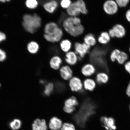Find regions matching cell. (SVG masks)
Masks as SVG:
<instances>
[{"label":"cell","instance_id":"obj_1","mask_svg":"<svg viewBox=\"0 0 130 130\" xmlns=\"http://www.w3.org/2000/svg\"><path fill=\"white\" fill-rule=\"evenodd\" d=\"M62 25L64 31L74 38L81 36L85 31V28L79 17L68 16L63 19Z\"/></svg>","mask_w":130,"mask_h":130},{"label":"cell","instance_id":"obj_2","mask_svg":"<svg viewBox=\"0 0 130 130\" xmlns=\"http://www.w3.org/2000/svg\"><path fill=\"white\" fill-rule=\"evenodd\" d=\"M42 19L37 14H26L23 17L22 25L26 31L34 34L41 27Z\"/></svg>","mask_w":130,"mask_h":130},{"label":"cell","instance_id":"obj_3","mask_svg":"<svg viewBox=\"0 0 130 130\" xmlns=\"http://www.w3.org/2000/svg\"><path fill=\"white\" fill-rule=\"evenodd\" d=\"M66 12L68 16L79 17L81 14L86 15L88 13V11L84 0H76L73 2Z\"/></svg>","mask_w":130,"mask_h":130},{"label":"cell","instance_id":"obj_4","mask_svg":"<svg viewBox=\"0 0 130 130\" xmlns=\"http://www.w3.org/2000/svg\"><path fill=\"white\" fill-rule=\"evenodd\" d=\"M79 104L77 99L75 96H72L65 100L62 107V110L65 113L72 115L76 111Z\"/></svg>","mask_w":130,"mask_h":130},{"label":"cell","instance_id":"obj_5","mask_svg":"<svg viewBox=\"0 0 130 130\" xmlns=\"http://www.w3.org/2000/svg\"><path fill=\"white\" fill-rule=\"evenodd\" d=\"M73 48L80 60L90 53L91 47L83 42H76L73 45Z\"/></svg>","mask_w":130,"mask_h":130},{"label":"cell","instance_id":"obj_6","mask_svg":"<svg viewBox=\"0 0 130 130\" xmlns=\"http://www.w3.org/2000/svg\"><path fill=\"white\" fill-rule=\"evenodd\" d=\"M68 85L71 91L80 93L84 91L83 80L80 77L74 76L68 81Z\"/></svg>","mask_w":130,"mask_h":130},{"label":"cell","instance_id":"obj_7","mask_svg":"<svg viewBox=\"0 0 130 130\" xmlns=\"http://www.w3.org/2000/svg\"><path fill=\"white\" fill-rule=\"evenodd\" d=\"M110 60L113 62L117 61L118 64L123 65L127 61L128 56L127 54L124 52L115 49L110 53Z\"/></svg>","mask_w":130,"mask_h":130},{"label":"cell","instance_id":"obj_8","mask_svg":"<svg viewBox=\"0 0 130 130\" xmlns=\"http://www.w3.org/2000/svg\"><path fill=\"white\" fill-rule=\"evenodd\" d=\"M97 71L95 65L91 62L84 63L80 69V74L84 78L93 77Z\"/></svg>","mask_w":130,"mask_h":130},{"label":"cell","instance_id":"obj_9","mask_svg":"<svg viewBox=\"0 0 130 130\" xmlns=\"http://www.w3.org/2000/svg\"><path fill=\"white\" fill-rule=\"evenodd\" d=\"M101 126L105 130H116V120L111 117L102 116L100 118Z\"/></svg>","mask_w":130,"mask_h":130},{"label":"cell","instance_id":"obj_10","mask_svg":"<svg viewBox=\"0 0 130 130\" xmlns=\"http://www.w3.org/2000/svg\"><path fill=\"white\" fill-rule=\"evenodd\" d=\"M58 71L60 77L65 81L68 82L74 76L72 67L66 64H63Z\"/></svg>","mask_w":130,"mask_h":130},{"label":"cell","instance_id":"obj_11","mask_svg":"<svg viewBox=\"0 0 130 130\" xmlns=\"http://www.w3.org/2000/svg\"><path fill=\"white\" fill-rule=\"evenodd\" d=\"M108 33L111 38H122L125 36L126 29L122 25L117 24L114 25L108 31Z\"/></svg>","mask_w":130,"mask_h":130},{"label":"cell","instance_id":"obj_12","mask_svg":"<svg viewBox=\"0 0 130 130\" xmlns=\"http://www.w3.org/2000/svg\"><path fill=\"white\" fill-rule=\"evenodd\" d=\"M63 60L65 64L72 67L76 66L80 60L79 56L73 50L65 53Z\"/></svg>","mask_w":130,"mask_h":130},{"label":"cell","instance_id":"obj_13","mask_svg":"<svg viewBox=\"0 0 130 130\" xmlns=\"http://www.w3.org/2000/svg\"><path fill=\"white\" fill-rule=\"evenodd\" d=\"M119 6L114 0H107L103 5L104 11L107 14L113 15L118 12Z\"/></svg>","mask_w":130,"mask_h":130},{"label":"cell","instance_id":"obj_14","mask_svg":"<svg viewBox=\"0 0 130 130\" xmlns=\"http://www.w3.org/2000/svg\"><path fill=\"white\" fill-rule=\"evenodd\" d=\"M64 62L63 58L58 55H53L50 58L48 64L51 69L55 71H58Z\"/></svg>","mask_w":130,"mask_h":130},{"label":"cell","instance_id":"obj_15","mask_svg":"<svg viewBox=\"0 0 130 130\" xmlns=\"http://www.w3.org/2000/svg\"><path fill=\"white\" fill-rule=\"evenodd\" d=\"M64 35V31L60 27L57 32L54 35H50L44 34L43 37L46 41L53 43H59L62 39Z\"/></svg>","mask_w":130,"mask_h":130},{"label":"cell","instance_id":"obj_16","mask_svg":"<svg viewBox=\"0 0 130 130\" xmlns=\"http://www.w3.org/2000/svg\"><path fill=\"white\" fill-rule=\"evenodd\" d=\"M60 27L57 23L54 22H50L47 23L44 27V34L52 35L56 34L58 31Z\"/></svg>","mask_w":130,"mask_h":130},{"label":"cell","instance_id":"obj_17","mask_svg":"<svg viewBox=\"0 0 130 130\" xmlns=\"http://www.w3.org/2000/svg\"><path fill=\"white\" fill-rule=\"evenodd\" d=\"M59 6V3L56 0H50L44 3L43 5L44 10L50 14L54 13Z\"/></svg>","mask_w":130,"mask_h":130},{"label":"cell","instance_id":"obj_18","mask_svg":"<svg viewBox=\"0 0 130 130\" xmlns=\"http://www.w3.org/2000/svg\"><path fill=\"white\" fill-rule=\"evenodd\" d=\"M83 81L84 90L91 92L96 88L97 84L93 77L84 78Z\"/></svg>","mask_w":130,"mask_h":130},{"label":"cell","instance_id":"obj_19","mask_svg":"<svg viewBox=\"0 0 130 130\" xmlns=\"http://www.w3.org/2000/svg\"><path fill=\"white\" fill-rule=\"evenodd\" d=\"M63 122L61 119L56 116L51 118L47 123L48 129L50 130H60L62 126Z\"/></svg>","mask_w":130,"mask_h":130},{"label":"cell","instance_id":"obj_20","mask_svg":"<svg viewBox=\"0 0 130 130\" xmlns=\"http://www.w3.org/2000/svg\"><path fill=\"white\" fill-rule=\"evenodd\" d=\"M32 130H48V123L44 119L37 118L32 125Z\"/></svg>","mask_w":130,"mask_h":130},{"label":"cell","instance_id":"obj_21","mask_svg":"<svg viewBox=\"0 0 130 130\" xmlns=\"http://www.w3.org/2000/svg\"><path fill=\"white\" fill-rule=\"evenodd\" d=\"M94 78L98 85H102L108 82L109 76L106 72L103 71H99L92 77Z\"/></svg>","mask_w":130,"mask_h":130},{"label":"cell","instance_id":"obj_22","mask_svg":"<svg viewBox=\"0 0 130 130\" xmlns=\"http://www.w3.org/2000/svg\"><path fill=\"white\" fill-rule=\"evenodd\" d=\"M73 46L72 42L68 39H63L59 42L60 50L64 54L72 50Z\"/></svg>","mask_w":130,"mask_h":130},{"label":"cell","instance_id":"obj_23","mask_svg":"<svg viewBox=\"0 0 130 130\" xmlns=\"http://www.w3.org/2000/svg\"><path fill=\"white\" fill-rule=\"evenodd\" d=\"M83 40V42L91 47L95 46L97 41L95 36L91 33L87 34L84 36Z\"/></svg>","mask_w":130,"mask_h":130},{"label":"cell","instance_id":"obj_24","mask_svg":"<svg viewBox=\"0 0 130 130\" xmlns=\"http://www.w3.org/2000/svg\"><path fill=\"white\" fill-rule=\"evenodd\" d=\"M111 40V37L108 32L106 31L102 32L98 37L97 41L100 44L102 45H106L109 43Z\"/></svg>","mask_w":130,"mask_h":130},{"label":"cell","instance_id":"obj_25","mask_svg":"<svg viewBox=\"0 0 130 130\" xmlns=\"http://www.w3.org/2000/svg\"><path fill=\"white\" fill-rule=\"evenodd\" d=\"M40 48L39 44L34 41L29 42L27 45V50L29 52L32 54H36L38 53Z\"/></svg>","mask_w":130,"mask_h":130},{"label":"cell","instance_id":"obj_26","mask_svg":"<svg viewBox=\"0 0 130 130\" xmlns=\"http://www.w3.org/2000/svg\"><path fill=\"white\" fill-rule=\"evenodd\" d=\"M55 85L52 82L46 83L45 84L43 93L46 96H49L54 91Z\"/></svg>","mask_w":130,"mask_h":130},{"label":"cell","instance_id":"obj_27","mask_svg":"<svg viewBox=\"0 0 130 130\" xmlns=\"http://www.w3.org/2000/svg\"><path fill=\"white\" fill-rule=\"evenodd\" d=\"M39 2L38 0H26L25 5L27 7L31 9H35L38 7Z\"/></svg>","mask_w":130,"mask_h":130},{"label":"cell","instance_id":"obj_28","mask_svg":"<svg viewBox=\"0 0 130 130\" xmlns=\"http://www.w3.org/2000/svg\"><path fill=\"white\" fill-rule=\"evenodd\" d=\"M60 130H77L74 123L70 122L63 123L62 126Z\"/></svg>","mask_w":130,"mask_h":130},{"label":"cell","instance_id":"obj_29","mask_svg":"<svg viewBox=\"0 0 130 130\" xmlns=\"http://www.w3.org/2000/svg\"><path fill=\"white\" fill-rule=\"evenodd\" d=\"M22 125V122L20 120L15 119L11 122L9 126L13 130H17L20 128Z\"/></svg>","mask_w":130,"mask_h":130},{"label":"cell","instance_id":"obj_30","mask_svg":"<svg viewBox=\"0 0 130 130\" xmlns=\"http://www.w3.org/2000/svg\"><path fill=\"white\" fill-rule=\"evenodd\" d=\"M72 2V0H60L59 5L62 9L66 10L71 6Z\"/></svg>","mask_w":130,"mask_h":130},{"label":"cell","instance_id":"obj_31","mask_svg":"<svg viewBox=\"0 0 130 130\" xmlns=\"http://www.w3.org/2000/svg\"><path fill=\"white\" fill-rule=\"evenodd\" d=\"M130 0H115L119 7L120 8L126 7L129 2Z\"/></svg>","mask_w":130,"mask_h":130},{"label":"cell","instance_id":"obj_32","mask_svg":"<svg viewBox=\"0 0 130 130\" xmlns=\"http://www.w3.org/2000/svg\"><path fill=\"white\" fill-rule=\"evenodd\" d=\"M6 58V53L2 50L0 48V61H3L5 60Z\"/></svg>","mask_w":130,"mask_h":130},{"label":"cell","instance_id":"obj_33","mask_svg":"<svg viewBox=\"0 0 130 130\" xmlns=\"http://www.w3.org/2000/svg\"><path fill=\"white\" fill-rule=\"evenodd\" d=\"M125 70L130 74V61H126L124 64Z\"/></svg>","mask_w":130,"mask_h":130},{"label":"cell","instance_id":"obj_34","mask_svg":"<svg viewBox=\"0 0 130 130\" xmlns=\"http://www.w3.org/2000/svg\"><path fill=\"white\" fill-rule=\"evenodd\" d=\"M6 36L4 32L0 31V43L6 39Z\"/></svg>","mask_w":130,"mask_h":130},{"label":"cell","instance_id":"obj_35","mask_svg":"<svg viewBox=\"0 0 130 130\" xmlns=\"http://www.w3.org/2000/svg\"><path fill=\"white\" fill-rule=\"evenodd\" d=\"M125 17L126 20L130 23V9L126 11L125 14Z\"/></svg>","mask_w":130,"mask_h":130},{"label":"cell","instance_id":"obj_36","mask_svg":"<svg viewBox=\"0 0 130 130\" xmlns=\"http://www.w3.org/2000/svg\"><path fill=\"white\" fill-rule=\"evenodd\" d=\"M126 94L130 98V82L128 84L126 90Z\"/></svg>","mask_w":130,"mask_h":130},{"label":"cell","instance_id":"obj_37","mask_svg":"<svg viewBox=\"0 0 130 130\" xmlns=\"http://www.w3.org/2000/svg\"><path fill=\"white\" fill-rule=\"evenodd\" d=\"M40 84H45L47 82H45V81L44 80H42V79H41V80L40 81Z\"/></svg>","mask_w":130,"mask_h":130},{"label":"cell","instance_id":"obj_38","mask_svg":"<svg viewBox=\"0 0 130 130\" xmlns=\"http://www.w3.org/2000/svg\"><path fill=\"white\" fill-rule=\"evenodd\" d=\"M11 0H0V2L2 3H6V2H9Z\"/></svg>","mask_w":130,"mask_h":130},{"label":"cell","instance_id":"obj_39","mask_svg":"<svg viewBox=\"0 0 130 130\" xmlns=\"http://www.w3.org/2000/svg\"><path fill=\"white\" fill-rule=\"evenodd\" d=\"M129 53H130V46H129Z\"/></svg>","mask_w":130,"mask_h":130},{"label":"cell","instance_id":"obj_40","mask_svg":"<svg viewBox=\"0 0 130 130\" xmlns=\"http://www.w3.org/2000/svg\"><path fill=\"white\" fill-rule=\"evenodd\" d=\"M129 110H130V105H129Z\"/></svg>","mask_w":130,"mask_h":130},{"label":"cell","instance_id":"obj_41","mask_svg":"<svg viewBox=\"0 0 130 130\" xmlns=\"http://www.w3.org/2000/svg\"><path fill=\"white\" fill-rule=\"evenodd\" d=\"M1 84H0V87H1Z\"/></svg>","mask_w":130,"mask_h":130}]
</instances>
